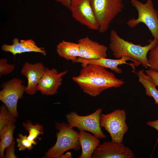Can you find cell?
I'll return each instance as SVG.
<instances>
[{
  "mask_svg": "<svg viewBox=\"0 0 158 158\" xmlns=\"http://www.w3.org/2000/svg\"><path fill=\"white\" fill-rule=\"evenodd\" d=\"M72 79L84 92L93 97L107 89L119 87L124 83L105 68L93 64L83 66L79 74Z\"/></svg>",
  "mask_w": 158,
  "mask_h": 158,
  "instance_id": "obj_1",
  "label": "cell"
},
{
  "mask_svg": "<svg viewBox=\"0 0 158 158\" xmlns=\"http://www.w3.org/2000/svg\"><path fill=\"white\" fill-rule=\"evenodd\" d=\"M109 36V47L115 58L128 57L139 61L145 68L149 67L147 54L157 44L158 39L150 40L148 44L142 46L125 40L114 30L111 31Z\"/></svg>",
  "mask_w": 158,
  "mask_h": 158,
  "instance_id": "obj_2",
  "label": "cell"
},
{
  "mask_svg": "<svg viewBox=\"0 0 158 158\" xmlns=\"http://www.w3.org/2000/svg\"><path fill=\"white\" fill-rule=\"evenodd\" d=\"M57 140L55 144L46 152L45 158H59L66 151L73 149L78 151L81 146L79 139V132L70 127L68 123H57L55 124Z\"/></svg>",
  "mask_w": 158,
  "mask_h": 158,
  "instance_id": "obj_3",
  "label": "cell"
},
{
  "mask_svg": "<svg viewBox=\"0 0 158 158\" xmlns=\"http://www.w3.org/2000/svg\"><path fill=\"white\" fill-rule=\"evenodd\" d=\"M90 2L101 33L108 30L111 23L124 8L123 0H90Z\"/></svg>",
  "mask_w": 158,
  "mask_h": 158,
  "instance_id": "obj_4",
  "label": "cell"
},
{
  "mask_svg": "<svg viewBox=\"0 0 158 158\" xmlns=\"http://www.w3.org/2000/svg\"><path fill=\"white\" fill-rule=\"evenodd\" d=\"M130 3L137 10L138 16L128 20L126 24L134 28L140 23L148 28L154 39L158 40V12L154 8L153 0H147L143 3L139 0H130Z\"/></svg>",
  "mask_w": 158,
  "mask_h": 158,
  "instance_id": "obj_5",
  "label": "cell"
},
{
  "mask_svg": "<svg viewBox=\"0 0 158 158\" xmlns=\"http://www.w3.org/2000/svg\"><path fill=\"white\" fill-rule=\"evenodd\" d=\"M126 119V113L124 109H116L108 114H100V126L109 133L111 141L122 142L124 135L128 129Z\"/></svg>",
  "mask_w": 158,
  "mask_h": 158,
  "instance_id": "obj_6",
  "label": "cell"
},
{
  "mask_svg": "<svg viewBox=\"0 0 158 158\" xmlns=\"http://www.w3.org/2000/svg\"><path fill=\"white\" fill-rule=\"evenodd\" d=\"M102 111V109L99 108L92 114L82 116L72 111L66 115L68 124L70 128L76 127L79 130L90 132L99 139L105 138L106 135L102 130L100 124Z\"/></svg>",
  "mask_w": 158,
  "mask_h": 158,
  "instance_id": "obj_7",
  "label": "cell"
},
{
  "mask_svg": "<svg viewBox=\"0 0 158 158\" xmlns=\"http://www.w3.org/2000/svg\"><path fill=\"white\" fill-rule=\"evenodd\" d=\"M23 82L20 79L14 78L1 85L2 89L0 91V99L15 118L18 117L17 111L18 100L22 98L26 91V86L23 85Z\"/></svg>",
  "mask_w": 158,
  "mask_h": 158,
  "instance_id": "obj_8",
  "label": "cell"
},
{
  "mask_svg": "<svg viewBox=\"0 0 158 158\" xmlns=\"http://www.w3.org/2000/svg\"><path fill=\"white\" fill-rule=\"evenodd\" d=\"M69 9L76 21L90 30L99 31V25L90 0H71Z\"/></svg>",
  "mask_w": 158,
  "mask_h": 158,
  "instance_id": "obj_9",
  "label": "cell"
},
{
  "mask_svg": "<svg viewBox=\"0 0 158 158\" xmlns=\"http://www.w3.org/2000/svg\"><path fill=\"white\" fill-rule=\"evenodd\" d=\"M134 155L131 149L121 143L111 141L99 144L93 152L92 158H132Z\"/></svg>",
  "mask_w": 158,
  "mask_h": 158,
  "instance_id": "obj_10",
  "label": "cell"
},
{
  "mask_svg": "<svg viewBox=\"0 0 158 158\" xmlns=\"http://www.w3.org/2000/svg\"><path fill=\"white\" fill-rule=\"evenodd\" d=\"M68 70L59 73L55 68H46L37 87V91L43 95H52L56 94L62 84V77Z\"/></svg>",
  "mask_w": 158,
  "mask_h": 158,
  "instance_id": "obj_11",
  "label": "cell"
},
{
  "mask_svg": "<svg viewBox=\"0 0 158 158\" xmlns=\"http://www.w3.org/2000/svg\"><path fill=\"white\" fill-rule=\"evenodd\" d=\"M73 63H80L82 67L89 64H95L105 68H109L118 74H121L122 73V69L118 68V65L123 64H127L130 66L134 71L135 66H138L141 64L139 61L126 56L117 59L102 58L91 60L78 57Z\"/></svg>",
  "mask_w": 158,
  "mask_h": 158,
  "instance_id": "obj_12",
  "label": "cell"
},
{
  "mask_svg": "<svg viewBox=\"0 0 158 158\" xmlns=\"http://www.w3.org/2000/svg\"><path fill=\"white\" fill-rule=\"evenodd\" d=\"M78 43L79 47V57L91 60L107 56L108 47L88 37L79 39Z\"/></svg>",
  "mask_w": 158,
  "mask_h": 158,
  "instance_id": "obj_13",
  "label": "cell"
},
{
  "mask_svg": "<svg viewBox=\"0 0 158 158\" xmlns=\"http://www.w3.org/2000/svg\"><path fill=\"white\" fill-rule=\"evenodd\" d=\"M45 68L40 62L31 64L27 62L23 64L21 73L27 79L26 92L28 94L31 95L36 93L37 85Z\"/></svg>",
  "mask_w": 158,
  "mask_h": 158,
  "instance_id": "obj_14",
  "label": "cell"
},
{
  "mask_svg": "<svg viewBox=\"0 0 158 158\" xmlns=\"http://www.w3.org/2000/svg\"><path fill=\"white\" fill-rule=\"evenodd\" d=\"M2 49L5 52H9L14 56L17 54L28 52H36L46 55V51L43 48L38 47L32 39L21 40L15 38L11 45L4 44L1 47Z\"/></svg>",
  "mask_w": 158,
  "mask_h": 158,
  "instance_id": "obj_15",
  "label": "cell"
},
{
  "mask_svg": "<svg viewBox=\"0 0 158 158\" xmlns=\"http://www.w3.org/2000/svg\"><path fill=\"white\" fill-rule=\"evenodd\" d=\"M79 139L82 149L80 158H91L93 152L99 145V139L85 131L79 130Z\"/></svg>",
  "mask_w": 158,
  "mask_h": 158,
  "instance_id": "obj_16",
  "label": "cell"
},
{
  "mask_svg": "<svg viewBox=\"0 0 158 158\" xmlns=\"http://www.w3.org/2000/svg\"><path fill=\"white\" fill-rule=\"evenodd\" d=\"M56 50L60 57L73 62L79 56V47L78 43L62 40L57 45Z\"/></svg>",
  "mask_w": 158,
  "mask_h": 158,
  "instance_id": "obj_17",
  "label": "cell"
},
{
  "mask_svg": "<svg viewBox=\"0 0 158 158\" xmlns=\"http://www.w3.org/2000/svg\"><path fill=\"white\" fill-rule=\"evenodd\" d=\"M138 78L139 81L145 89L146 94L152 97L156 104H158V90L156 88V85L151 78L145 74L143 70H141L136 73Z\"/></svg>",
  "mask_w": 158,
  "mask_h": 158,
  "instance_id": "obj_18",
  "label": "cell"
},
{
  "mask_svg": "<svg viewBox=\"0 0 158 158\" xmlns=\"http://www.w3.org/2000/svg\"><path fill=\"white\" fill-rule=\"evenodd\" d=\"M16 128L14 123L8 125L0 130V157H4L5 149L13 142V133Z\"/></svg>",
  "mask_w": 158,
  "mask_h": 158,
  "instance_id": "obj_19",
  "label": "cell"
},
{
  "mask_svg": "<svg viewBox=\"0 0 158 158\" xmlns=\"http://www.w3.org/2000/svg\"><path fill=\"white\" fill-rule=\"evenodd\" d=\"M23 125L29 133L28 138L30 141H35L36 138L44 133L43 126L38 123L33 124L31 121L28 120L27 122L23 123Z\"/></svg>",
  "mask_w": 158,
  "mask_h": 158,
  "instance_id": "obj_20",
  "label": "cell"
},
{
  "mask_svg": "<svg viewBox=\"0 0 158 158\" xmlns=\"http://www.w3.org/2000/svg\"><path fill=\"white\" fill-rule=\"evenodd\" d=\"M15 118L4 104L2 105L0 111V130L7 126L14 123Z\"/></svg>",
  "mask_w": 158,
  "mask_h": 158,
  "instance_id": "obj_21",
  "label": "cell"
},
{
  "mask_svg": "<svg viewBox=\"0 0 158 158\" xmlns=\"http://www.w3.org/2000/svg\"><path fill=\"white\" fill-rule=\"evenodd\" d=\"M18 138H17L16 141L17 147L19 151H23L27 149L29 150L32 149L33 145H36L37 142L35 141H32L29 140L26 135H23L21 134L18 135Z\"/></svg>",
  "mask_w": 158,
  "mask_h": 158,
  "instance_id": "obj_22",
  "label": "cell"
},
{
  "mask_svg": "<svg viewBox=\"0 0 158 158\" xmlns=\"http://www.w3.org/2000/svg\"><path fill=\"white\" fill-rule=\"evenodd\" d=\"M148 59L150 68L158 72V42L156 45L150 51Z\"/></svg>",
  "mask_w": 158,
  "mask_h": 158,
  "instance_id": "obj_23",
  "label": "cell"
},
{
  "mask_svg": "<svg viewBox=\"0 0 158 158\" xmlns=\"http://www.w3.org/2000/svg\"><path fill=\"white\" fill-rule=\"evenodd\" d=\"M15 68L13 64H9L7 63L6 58L1 59L0 60V75L8 74L12 72Z\"/></svg>",
  "mask_w": 158,
  "mask_h": 158,
  "instance_id": "obj_24",
  "label": "cell"
},
{
  "mask_svg": "<svg viewBox=\"0 0 158 158\" xmlns=\"http://www.w3.org/2000/svg\"><path fill=\"white\" fill-rule=\"evenodd\" d=\"M15 145V142H13L6 148L5 158H16L17 157L14 154Z\"/></svg>",
  "mask_w": 158,
  "mask_h": 158,
  "instance_id": "obj_25",
  "label": "cell"
},
{
  "mask_svg": "<svg viewBox=\"0 0 158 158\" xmlns=\"http://www.w3.org/2000/svg\"><path fill=\"white\" fill-rule=\"evenodd\" d=\"M145 73L151 78L155 84L158 86V72L153 69L149 68L145 70Z\"/></svg>",
  "mask_w": 158,
  "mask_h": 158,
  "instance_id": "obj_26",
  "label": "cell"
},
{
  "mask_svg": "<svg viewBox=\"0 0 158 158\" xmlns=\"http://www.w3.org/2000/svg\"><path fill=\"white\" fill-rule=\"evenodd\" d=\"M147 124L153 128L158 131V119L154 121H148L147 123ZM157 140V142H158V137Z\"/></svg>",
  "mask_w": 158,
  "mask_h": 158,
  "instance_id": "obj_27",
  "label": "cell"
},
{
  "mask_svg": "<svg viewBox=\"0 0 158 158\" xmlns=\"http://www.w3.org/2000/svg\"><path fill=\"white\" fill-rule=\"evenodd\" d=\"M57 2L60 3L63 6L69 9L71 0H56Z\"/></svg>",
  "mask_w": 158,
  "mask_h": 158,
  "instance_id": "obj_28",
  "label": "cell"
},
{
  "mask_svg": "<svg viewBox=\"0 0 158 158\" xmlns=\"http://www.w3.org/2000/svg\"><path fill=\"white\" fill-rule=\"evenodd\" d=\"M60 158H72V156L71 152H67L65 154H63Z\"/></svg>",
  "mask_w": 158,
  "mask_h": 158,
  "instance_id": "obj_29",
  "label": "cell"
}]
</instances>
